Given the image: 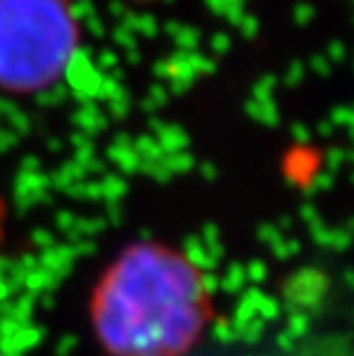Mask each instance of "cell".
Segmentation results:
<instances>
[{
    "instance_id": "obj_1",
    "label": "cell",
    "mask_w": 354,
    "mask_h": 356,
    "mask_svg": "<svg viewBox=\"0 0 354 356\" xmlns=\"http://www.w3.org/2000/svg\"><path fill=\"white\" fill-rule=\"evenodd\" d=\"M92 327L113 356H182L212 317L205 274L189 255L163 244H136L99 278Z\"/></svg>"
},
{
    "instance_id": "obj_2",
    "label": "cell",
    "mask_w": 354,
    "mask_h": 356,
    "mask_svg": "<svg viewBox=\"0 0 354 356\" xmlns=\"http://www.w3.org/2000/svg\"><path fill=\"white\" fill-rule=\"evenodd\" d=\"M79 33L70 0H0V90L28 95L54 86Z\"/></svg>"
},
{
    "instance_id": "obj_3",
    "label": "cell",
    "mask_w": 354,
    "mask_h": 356,
    "mask_svg": "<svg viewBox=\"0 0 354 356\" xmlns=\"http://www.w3.org/2000/svg\"><path fill=\"white\" fill-rule=\"evenodd\" d=\"M3 237H5V204L0 200V244H3Z\"/></svg>"
}]
</instances>
